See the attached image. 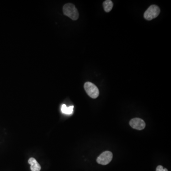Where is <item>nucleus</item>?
<instances>
[{"label":"nucleus","mask_w":171,"mask_h":171,"mask_svg":"<svg viewBox=\"0 0 171 171\" xmlns=\"http://www.w3.org/2000/svg\"><path fill=\"white\" fill-rule=\"evenodd\" d=\"M103 6L106 12H109L113 8V2L110 0H106L103 2Z\"/></svg>","instance_id":"0eeeda50"},{"label":"nucleus","mask_w":171,"mask_h":171,"mask_svg":"<svg viewBox=\"0 0 171 171\" xmlns=\"http://www.w3.org/2000/svg\"><path fill=\"white\" fill-rule=\"evenodd\" d=\"M113 158V154L110 151H105L100 155L97 159V162L99 164L106 165L109 164Z\"/></svg>","instance_id":"20e7f679"},{"label":"nucleus","mask_w":171,"mask_h":171,"mask_svg":"<svg viewBox=\"0 0 171 171\" xmlns=\"http://www.w3.org/2000/svg\"><path fill=\"white\" fill-rule=\"evenodd\" d=\"M63 12L65 15L70 18V19L76 21L79 17V13L74 5L72 3H67L63 7Z\"/></svg>","instance_id":"f257e3e1"},{"label":"nucleus","mask_w":171,"mask_h":171,"mask_svg":"<svg viewBox=\"0 0 171 171\" xmlns=\"http://www.w3.org/2000/svg\"><path fill=\"white\" fill-rule=\"evenodd\" d=\"M156 171H168V170L166 168H163L162 166H159L157 167Z\"/></svg>","instance_id":"1a4fd4ad"},{"label":"nucleus","mask_w":171,"mask_h":171,"mask_svg":"<svg viewBox=\"0 0 171 171\" xmlns=\"http://www.w3.org/2000/svg\"><path fill=\"white\" fill-rule=\"evenodd\" d=\"M84 87L86 92L90 98L96 99L99 97V91L95 85L90 82H87L85 83Z\"/></svg>","instance_id":"7ed1b4c3"},{"label":"nucleus","mask_w":171,"mask_h":171,"mask_svg":"<svg viewBox=\"0 0 171 171\" xmlns=\"http://www.w3.org/2000/svg\"><path fill=\"white\" fill-rule=\"evenodd\" d=\"M160 9L158 6L152 5L149 7L144 13V16L145 19L148 21H151L155 19L159 15Z\"/></svg>","instance_id":"f03ea898"},{"label":"nucleus","mask_w":171,"mask_h":171,"mask_svg":"<svg viewBox=\"0 0 171 171\" xmlns=\"http://www.w3.org/2000/svg\"><path fill=\"white\" fill-rule=\"evenodd\" d=\"M28 163L31 165V169L32 171H40L41 170V166L35 158L32 157L30 158L29 160Z\"/></svg>","instance_id":"423d86ee"},{"label":"nucleus","mask_w":171,"mask_h":171,"mask_svg":"<svg viewBox=\"0 0 171 171\" xmlns=\"http://www.w3.org/2000/svg\"><path fill=\"white\" fill-rule=\"evenodd\" d=\"M73 106L67 107L66 105L63 104L62 105L61 110H62V112L64 114L70 115V114H72L73 112Z\"/></svg>","instance_id":"6e6552de"},{"label":"nucleus","mask_w":171,"mask_h":171,"mask_svg":"<svg viewBox=\"0 0 171 171\" xmlns=\"http://www.w3.org/2000/svg\"><path fill=\"white\" fill-rule=\"evenodd\" d=\"M129 124L130 126L132 128L139 130L144 129L146 126L145 121L139 118H135L131 120L130 121Z\"/></svg>","instance_id":"39448f33"}]
</instances>
